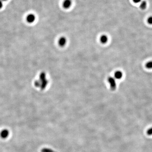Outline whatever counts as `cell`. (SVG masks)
<instances>
[{
    "instance_id": "cell-2",
    "label": "cell",
    "mask_w": 152,
    "mask_h": 152,
    "mask_svg": "<svg viewBox=\"0 0 152 152\" xmlns=\"http://www.w3.org/2000/svg\"><path fill=\"white\" fill-rule=\"evenodd\" d=\"M9 131L8 130L4 129L2 130V131L0 133V136L2 138V139H6L7 138L9 135Z\"/></svg>"
},
{
    "instance_id": "cell-6",
    "label": "cell",
    "mask_w": 152,
    "mask_h": 152,
    "mask_svg": "<svg viewBox=\"0 0 152 152\" xmlns=\"http://www.w3.org/2000/svg\"><path fill=\"white\" fill-rule=\"evenodd\" d=\"M108 38L106 35H102L100 38V41L102 44H106L108 42Z\"/></svg>"
},
{
    "instance_id": "cell-12",
    "label": "cell",
    "mask_w": 152,
    "mask_h": 152,
    "mask_svg": "<svg viewBox=\"0 0 152 152\" xmlns=\"http://www.w3.org/2000/svg\"><path fill=\"white\" fill-rule=\"evenodd\" d=\"M42 152H53L52 150H51L47 148L43 149L42 150Z\"/></svg>"
},
{
    "instance_id": "cell-4",
    "label": "cell",
    "mask_w": 152,
    "mask_h": 152,
    "mask_svg": "<svg viewBox=\"0 0 152 152\" xmlns=\"http://www.w3.org/2000/svg\"><path fill=\"white\" fill-rule=\"evenodd\" d=\"M67 40L66 38L64 37H62L60 38L58 40V44L61 47H64L67 44Z\"/></svg>"
},
{
    "instance_id": "cell-9",
    "label": "cell",
    "mask_w": 152,
    "mask_h": 152,
    "mask_svg": "<svg viewBox=\"0 0 152 152\" xmlns=\"http://www.w3.org/2000/svg\"><path fill=\"white\" fill-rule=\"evenodd\" d=\"M146 67L149 69L152 68V61L148 62L146 64Z\"/></svg>"
},
{
    "instance_id": "cell-15",
    "label": "cell",
    "mask_w": 152,
    "mask_h": 152,
    "mask_svg": "<svg viewBox=\"0 0 152 152\" xmlns=\"http://www.w3.org/2000/svg\"><path fill=\"white\" fill-rule=\"evenodd\" d=\"M3 0V1H6V0Z\"/></svg>"
},
{
    "instance_id": "cell-7",
    "label": "cell",
    "mask_w": 152,
    "mask_h": 152,
    "mask_svg": "<svg viewBox=\"0 0 152 152\" xmlns=\"http://www.w3.org/2000/svg\"><path fill=\"white\" fill-rule=\"evenodd\" d=\"M122 73L120 71H117L115 73V78L119 79L122 78Z\"/></svg>"
},
{
    "instance_id": "cell-3",
    "label": "cell",
    "mask_w": 152,
    "mask_h": 152,
    "mask_svg": "<svg viewBox=\"0 0 152 152\" xmlns=\"http://www.w3.org/2000/svg\"><path fill=\"white\" fill-rule=\"evenodd\" d=\"M72 4L71 0H64L63 2V7L65 9H68L72 6Z\"/></svg>"
},
{
    "instance_id": "cell-8",
    "label": "cell",
    "mask_w": 152,
    "mask_h": 152,
    "mask_svg": "<svg viewBox=\"0 0 152 152\" xmlns=\"http://www.w3.org/2000/svg\"><path fill=\"white\" fill-rule=\"evenodd\" d=\"M140 3V8L142 9H145L147 7V2L145 0H142Z\"/></svg>"
},
{
    "instance_id": "cell-5",
    "label": "cell",
    "mask_w": 152,
    "mask_h": 152,
    "mask_svg": "<svg viewBox=\"0 0 152 152\" xmlns=\"http://www.w3.org/2000/svg\"><path fill=\"white\" fill-rule=\"evenodd\" d=\"M35 16L33 14H30L27 17V21L29 23H33L35 20Z\"/></svg>"
},
{
    "instance_id": "cell-11",
    "label": "cell",
    "mask_w": 152,
    "mask_h": 152,
    "mask_svg": "<svg viewBox=\"0 0 152 152\" xmlns=\"http://www.w3.org/2000/svg\"><path fill=\"white\" fill-rule=\"evenodd\" d=\"M147 22L149 24H152V16H150L147 18Z\"/></svg>"
},
{
    "instance_id": "cell-1",
    "label": "cell",
    "mask_w": 152,
    "mask_h": 152,
    "mask_svg": "<svg viewBox=\"0 0 152 152\" xmlns=\"http://www.w3.org/2000/svg\"><path fill=\"white\" fill-rule=\"evenodd\" d=\"M108 81L110 84V87L112 90H116V82L115 78L113 77H109Z\"/></svg>"
},
{
    "instance_id": "cell-13",
    "label": "cell",
    "mask_w": 152,
    "mask_h": 152,
    "mask_svg": "<svg viewBox=\"0 0 152 152\" xmlns=\"http://www.w3.org/2000/svg\"><path fill=\"white\" fill-rule=\"evenodd\" d=\"M133 1L135 4H138L140 3L142 1V0H133Z\"/></svg>"
},
{
    "instance_id": "cell-14",
    "label": "cell",
    "mask_w": 152,
    "mask_h": 152,
    "mask_svg": "<svg viewBox=\"0 0 152 152\" xmlns=\"http://www.w3.org/2000/svg\"><path fill=\"white\" fill-rule=\"evenodd\" d=\"M3 7V3L1 0H0V9H1Z\"/></svg>"
},
{
    "instance_id": "cell-10",
    "label": "cell",
    "mask_w": 152,
    "mask_h": 152,
    "mask_svg": "<svg viewBox=\"0 0 152 152\" xmlns=\"http://www.w3.org/2000/svg\"><path fill=\"white\" fill-rule=\"evenodd\" d=\"M147 134L149 136H151L152 135V127L151 128H149L147 130Z\"/></svg>"
}]
</instances>
